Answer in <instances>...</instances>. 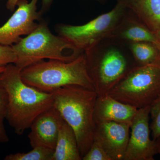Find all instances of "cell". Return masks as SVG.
<instances>
[{
    "mask_svg": "<svg viewBox=\"0 0 160 160\" xmlns=\"http://www.w3.org/2000/svg\"><path fill=\"white\" fill-rule=\"evenodd\" d=\"M21 70L10 64L0 73V83L8 96L6 119L18 135H22L39 115L54 105L52 93L27 85L21 78Z\"/></svg>",
    "mask_w": 160,
    "mask_h": 160,
    "instance_id": "obj_1",
    "label": "cell"
},
{
    "mask_svg": "<svg viewBox=\"0 0 160 160\" xmlns=\"http://www.w3.org/2000/svg\"><path fill=\"white\" fill-rule=\"evenodd\" d=\"M98 96L108 94L137 66L127 45L106 38L84 52Z\"/></svg>",
    "mask_w": 160,
    "mask_h": 160,
    "instance_id": "obj_2",
    "label": "cell"
},
{
    "mask_svg": "<svg viewBox=\"0 0 160 160\" xmlns=\"http://www.w3.org/2000/svg\"><path fill=\"white\" fill-rule=\"evenodd\" d=\"M52 93L53 106L74 131L82 158L93 142L97 93L94 90L75 85L61 87Z\"/></svg>",
    "mask_w": 160,
    "mask_h": 160,
    "instance_id": "obj_3",
    "label": "cell"
},
{
    "mask_svg": "<svg viewBox=\"0 0 160 160\" xmlns=\"http://www.w3.org/2000/svg\"><path fill=\"white\" fill-rule=\"evenodd\" d=\"M20 73L26 84L45 92L52 93L61 87L70 85L95 91L84 52L69 62L43 60L22 69Z\"/></svg>",
    "mask_w": 160,
    "mask_h": 160,
    "instance_id": "obj_4",
    "label": "cell"
},
{
    "mask_svg": "<svg viewBox=\"0 0 160 160\" xmlns=\"http://www.w3.org/2000/svg\"><path fill=\"white\" fill-rule=\"evenodd\" d=\"M12 47L17 57L14 64L21 70L45 59L69 62L84 52L65 38L53 34L44 22Z\"/></svg>",
    "mask_w": 160,
    "mask_h": 160,
    "instance_id": "obj_5",
    "label": "cell"
},
{
    "mask_svg": "<svg viewBox=\"0 0 160 160\" xmlns=\"http://www.w3.org/2000/svg\"><path fill=\"white\" fill-rule=\"evenodd\" d=\"M108 94L137 109L151 106L160 96V65L135 66Z\"/></svg>",
    "mask_w": 160,
    "mask_h": 160,
    "instance_id": "obj_6",
    "label": "cell"
},
{
    "mask_svg": "<svg viewBox=\"0 0 160 160\" xmlns=\"http://www.w3.org/2000/svg\"><path fill=\"white\" fill-rule=\"evenodd\" d=\"M128 8L118 3L111 11L80 26L59 24L56 30L82 52L86 51L107 38L117 26Z\"/></svg>",
    "mask_w": 160,
    "mask_h": 160,
    "instance_id": "obj_7",
    "label": "cell"
},
{
    "mask_svg": "<svg viewBox=\"0 0 160 160\" xmlns=\"http://www.w3.org/2000/svg\"><path fill=\"white\" fill-rule=\"evenodd\" d=\"M38 0H19L17 9L2 26H0V44L12 46L23 36H27L38 26L42 14L37 11Z\"/></svg>",
    "mask_w": 160,
    "mask_h": 160,
    "instance_id": "obj_8",
    "label": "cell"
},
{
    "mask_svg": "<svg viewBox=\"0 0 160 160\" xmlns=\"http://www.w3.org/2000/svg\"><path fill=\"white\" fill-rule=\"evenodd\" d=\"M150 106L138 109L132 122L124 160H154L156 142L150 137Z\"/></svg>",
    "mask_w": 160,
    "mask_h": 160,
    "instance_id": "obj_9",
    "label": "cell"
},
{
    "mask_svg": "<svg viewBox=\"0 0 160 160\" xmlns=\"http://www.w3.org/2000/svg\"><path fill=\"white\" fill-rule=\"evenodd\" d=\"M130 126L110 121L95 123L93 141L102 146L111 160H124Z\"/></svg>",
    "mask_w": 160,
    "mask_h": 160,
    "instance_id": "obj_10",
    "label": "cell"
},
{
    "mask_svg": "<svg viewBox=\"0 0 160 160\" xmlns=\"http://www.w3.org/2000/svg\"><path fill=\"white\" fill-rule=\"evenodd\" d=\"M65 120L54 106L41 113L32 124L28 138L32 148L44 147L54 150L59 132Z\"/></svg>",
    "mask_w": 160,
    "mask_h": 160,
    "instance_id": "obj_11",
    "label": "cell"
},
{
    "mask_svg": "<svg viewBox=\"0 0 160 160\" xmlns=\"http://www.w3.org/2000/svg\"><path fill=\"white\" fill-rule=\"evenodd\" d=\"M107 38L125 44L137 42H148L158 46L156 34L152 32L128 8L117 26Z\"/></svg>",
    "mask_w": 160,
    "mask_h": 160,
    "instance_id": "obj_12",
    "label": "cell"
},
{
    "mask_svg": "<svg viewBox=\"0 0 160 160\" xmlns=\"http://www.w3.org/2000/svg\"><path fill=\"white\" fill-rule=\"evenodd\" d=\"M138 109L120 102L109 95L98 96L95 105V122L110 121L129 125L132 124Z\"/></svg>",
    "mask_w": 160,
    "mask_h": 160,
    "instance_id": "obj_13",
    "label": "cell"
},
{
    "mask_svg": "<svg viewBox=\"0 0 160 160\" xmlns=\"http://www.w3.org/2000/svg\"><path fill=\"white\" fill-rule=\"evenodd\" d=\"M77 139L72 128L65 121L58 136L52 160H81Z\"/></svg>",
    "mask_w": 160,
    "mask_h": 160,
    "instance_id": "obj_14",
    "label": "cell"
},
{
    "mask_svg": "<svg viewBox=\"0 0 160 160\" xmlns=\"http://www.w3.org/2000/svg\"><path fill=\"white\" fill-rule=\"evenodd\" d=\"M129 9L152 32H160V0H138Z\"/></svg>",
    "mask_w": 160,
    "mask_h": 160,
    "instance_id": "obj_15",
    "label": "cell"
},
{
    "mask_svg": "<svg viewBox=\"0 0 160 160\" xmlns=\"http://www.w3.org/2000/svg\"><path fill=\"white\" fill-rule=\"evenodd\" d=\"M137 66L160 65V51L157 45L148 42L126 44Z\"/></svg>",
    "mask_w": 160,
    "mask_h": 160,
    "instance_id": "obj_16",
    "label": "cell"
},
{
    "mask_svg": "<svg viewBox=\"0 0 160 160\" xmlns=\"http://www.w3.org/2000/svg\"><path fill=\"white\" fill-rule=\"evenodd\" d=\"M54 150L44 147H36L28 152H17L6 156L5 160H52Z\"/></svg>",
    "mask_w": 160,
    "mask_h": 160,
    "instance_id": "obj_17",
    "label": "cell"
},
{
    "mask_svg": "<svg viewBox=\"0 0 160 160\" xmlns=\"http://www.w3.org/2000/svg\"><path fill=\"white\" fill-rule=\"evenodd\" d=\"M150 131L153 140L156 141L160 138V96L150 106Z\"/></svg>",
    "mask_w": 160,
    "mask_h": 160,
    "instance_id": "obj_18",
    "label": "cell"
},
{
    "mask_svg": "<svg viewBox=\"0 0 160 160\" xmlns=\"http://www.w3.org/2000/svg\"><path fill=\"white\" fill-rule=\"evenodd\" d=\"M83 160H111L102 146L93 141L89 151L82 158Z\"/></svg>",
    "mask_w": 160,
    "mask_h": 160,
    "instance_id": "obj_19",
    "label": "cell"
},
{
    "mask_svg": "<svg viewBox=\"0 0 160 160\" xmlns=\"http://www.w3.org/2000/svg\"><path fill=\"white\" fill-rule=\"evenodd\" d=\"M16 60V55L12 46L0 44V67L14 64Z\"/></svg>",
    "mask_w": 160,
    "mask_h": 160,
    "instance_id": "obj_20",
    "label": "cell"
},
{
    "mask_svg": "<svg viewBox=\"0 0 160 160\" xmlns=\"http://www.w3.org/2000/svg\"><path fill=\"white\" fill-rule=\"evenodd\" d=\"M8 104V96L5 88L0 83V119L6 118Z\"/></svg>",
    "mask_w": 160,
    "mask_h": 160,
    "instance_id": "obj_21",
    "label": "cell"
},
{
    "mask_svg": "<svg viewBox=\"0 0 160 160\" xmlns=\"http://www.w3.org/2000/svg\"><path fill=\"white\" fill-rule=\"evenodd\" d=\"M9 141V137L4 126V120L0 119V143H6Z\"/></svg>",
    "mask_w": 160,
    "mask_h": 160,
    "instance_id": "obj_22",
    "label": "cell"
},
{
    "mask_svg": "<svg viewBox=\"0 0 160 160\" xmlns=\"http://www.w3.org/2000/svg\"><path fill=\"white\" fill-rule=\"evenodd\" d=\"M53 0H42V7L40 12L42 15L49 10Z\"/></svg>",
    "mask_w": 160,
    "mask_h": 160,
    "instance_id": "obj_23",
    "label": "cell"
},
{
    "mask_svg": "<svg viewBox=\"0 0 160 160\" xmlns=\"http://www.w3.org/2000/svg\"><path fill=\"white\" fill-rule=\"evenodd\" d=\"M18 1L19 0H7L6 4L7 9L11 12L14 11L17 7V4Z\"/></svg>",
    "mask_w": 160,
    "mask_h": 160,
    "instance_id": "obj_24",
    "label": "cell"
},
{
    "mask_svg": "<svg viewBox=\"0 0 160 160\" xmlns=\"http://www.w3.org/2000/svg\"><path fill=\"white\" fill-rule=\"evenodd\" d=\"M138 0H117L118 3L124 5L129 9Z\"/></svg>",
    "mask_w": 160,
    "mask_h": 160,
    "instance_id": "obj_25",
    "label": "cell"
},
{
    "mask_svg": "<svg viewBox=\"0 0 160 160\" xmlns=\"http://www.w3.org/2000/svg\"><path fill=\"white\" fill-rule=\"evenodd\" d=\"M157 143V153L160 155V138L156 141Z\"/></svg>",
    "mask_w": 160,
    "mask_h": 160,
    "instance_id": "obj_26",
    "label": "cell"
},
{
    "mask_svg": "<svg viewBox=\"0 0 160 160\" xmlns=\"http://www.w3.org/2000/svg\"><path fill=\"white\" fill-rule=\"evenodd\" d=\"M158 40V47L160 49V32L156 34Z\"/></svg>",
    "mask_w": 160,
    "mask_h": 160,
    "instance_id": "obj_27",
    "label": "cell"
},
{
    "mask_svg": "<svg viewBox=\"0 0 160 160\" xmlns=\"http://www.w3.org/2000/svg\"><path fill=\"white\" fill-rule=\"evenodd\" d=\"M5 67H6V66H5ZM5 67H0V73L4 71V69H5Z\"/></svg>",
    "mask_w": 160,
    "mask_h": 160,
    "instance_id": "obj_28",
    "label": "cell"
},
{
    "mask_svg": "<svg viewBox=\"0 0 160 160\" xmlns=\"http://www.w3.org/2000/svg\"><path fill=\"white\" fill-rule=\"evenodd\" d=\"M92 1H98V2H105L106 0H92Z\"/></svg>",
    "mask_w": 160,
    "mask_h": 160,
    "instance_id": "obj_29",
    "label": "cell"
}]
</instances>
